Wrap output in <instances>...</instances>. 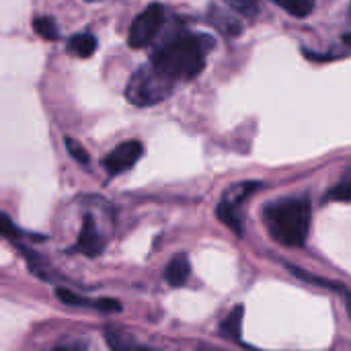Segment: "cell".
Masks as SVG:
<instances>
[{
  "instance_id": "obj_10",
  "label": "cell",
  "mask_w": 351,
  "mask_h": 351,
  "mask_svg": "<svg viewBox=\"0 0 351 351\" xmlns=\"http://www.w3.org/2000/svg\"><path fill=\"white\" fill-rule=\"evenodd\" d=\"M105 341L111 350L115 351H128L138 348L134 335H130L128 331H123L119 327H107L105 329Z\"/></svg>"
},
{
  "instance_id": "obj_2",
  "label": "cell",
  "mask_w": 351,
  "mask_h": 351,
  "mask_svg": "<svg viewBox=\"0 0 351 351\" xmlns=\"http://www.w3.org/2000/svg\"><path fill=\"white\" fill-rule=\"evenodd\" d=\"M311 202L306 197H286L263 210V222L274 241L284 247H302L311 230Z\"/></svg>"
},
{
  "instance_id": "obj_5",
  "label": "cell",
  "mask_w": 351,
  "mask_h": 351,
  "mask_svg": "<svg viewBox=\"0 0 351 351\" xmlns=\"http://www.w3.org/2000/svg\"><path fill=\"white\" fill-rule=\"evenodd\" d=\"M142 152H144V146L138 140H130V142H123L117 148H113L107 154V158L103 160V165L109 175H121L140 160Z\"/></svg>"
},
{
  "instance_id": "obj_1",
  "label": "cell",
  "mask_w": 351,
  "mask_h": 351,
  "mask_svg": "<svg viewBox=\"0 0 351 351\" xmlns=\"http://www.w3.org/2000/svg\"><path fill=\"white\" fill-rule=\"evenodd\" d=\"M197 35H179L158 47L152 56V66L165 74L167 78L175 80H191L199 76L206 66V47L210 41Z\"/></svg>"
},
{
  "instance_id": "obj_11",
  "label": "cell",
  "mask_w": 351,
  "mask_h": 351,
  "mask_svg": "<svg viewBox=\"0 0 351 351\" xmlns=\"http://www.w3.org/2000/svg\"><path fill=\"white\" fill-rule=\"evenodd\" d=\"M68 49L74 51L78 58H90L97 49V37L90 33H76L70 37Z\"/></svg>"
},
{
  "instance_id": "obj_7",
  "label": "cell",
  "mask_w": 351,
  "mask_h": 351,
  "mask_svg": "<svg viewBox=\"0 0 351 351\" xmlns=\"http://www.w3.org/2000/svg\"><path fill=\"white\" fill-rule=\"evenodd\" d=\"M189 274H191V265H189L187 255H177V257L171 259V263L167 265L165 280L169 282V286L181 288V286H185V282L189 280Z\"/></svg>"
},
{
  "instance_id": "obj_16",
  "label": "cell",
  "mask_w": 351,
  "mask_h": 351,
  "mask_svg": "<svg viewBox=\"0 0 351 351\" xmlns=\"http://www.w3.org/2000/svg\"><path fill=\"white\" fill-rule=\"evenodd\" d=\"M56 296H58L64 304H70V306H93V300H86V298H82L80 294H74V292L68 290V288H58V290H56Z\"/></svg>"
},
{
  "instance_id": "obj_6",
  "label": "cell",
  "mask_w": 351,
  "mask_h": 351,
  "mask_svg": "<svg viewBox=\"0 0 351 351\" xmlns=\"http://www.w3.org/2000/svg\"><path fill=\"white\" fill-rule=\"evenodd\" d=\"M103 247L105 245H103V239H101V234H99V230L95 226V220L90 216H84L76 249L86 257H99L103 253Z\"/></svg>"
},
{
  "instance_id": "obj_15",
  "label": "cell",
  "mask_w": 351,
  "mask_h": 351,
  "mask_svg": "<svg viewBox=\"0 0 351 351\" xmlns=\"http://www.w3.org/2000/svg\"><path fill=\"white\" fill-rule=\"evenodd\" d=\"M64 146H66V150L70 152V156L76 160V162H80V165H88V152H86V148H82V144H78L74 138H70V136H66L64 138Z\"/></svg>"
},
{
  "instance_id": "obj_13",
  "label": "cell",
  "mask_w": 351,
  "mask_h": 351,
  "mask_svg": "<svg viewBox=\"0 0 351 351\" xmlns=\"http://www.w3.org/2000/svg\"><path fill=\"white\" fill-rule=\"evenodd\" d=\"M288 14L296 16V19H304L313 12L315 2L317 0H276Z\"/></svg>"
},
{
  "instance_id": "obj_4",
  "label": "cell",
  "mask_w": 351,
  "mask_h": 351,
  "mask_svg": "<svg viewBox=\"0 0 351 351\" xmlns=\"http://www.w3.org/2000/svg\"><path fill=\"white\" fill-rule=\"evenodd\" d=\"M162 19H165V12H162L160 4H150L144 12H140L134 19L132 27H130V33H128L130 47L140 49V47H146L148 43H152L156 33L160 31Z\"/></svg>"
},
{
  "instance_id": "obj_9",
  "label": "cell",
  "mask_w": 351,
  "mask_h": 351,
  "mask_svg": "<svg viewBox=\"0 0 351 351\" xmlns=\"http://www.w3.org/2000/svg\"><path fill=\"white\" fill-rule=\"evenodd\" d=\"M208 16H210L212 25H214L218 31H222L224 35H228V37H234V35H239V33L243 31L241 23H239L234 16H230L228 12H224V10H220V8H216V6L210 8Z\"/></svg>"
},
{
  "instance_id": "obj_14",
  "label": "cell",
  "mask_w": 351,
  "mask_h": 351,
  "mask_svg": "<svg viewBox=\"0 0 351 351\" xmlns=\"http://www.w3.org/2000/svg\"><path fill=\"white\" fill-rule=\"evenodd\" d=\"M33 29H35L37 35H41V37L47 39V41H56L58 35H60L56 21L49 19V16H37V19L33 21Z\"/></svg>"
},
{
  "instance_id": "obj_3",
  "label": "cell",
  "mask_w": 351,
  "mask_h": 351,
  "mask_svg": "<svg viewBox=\"0 0 351 351\" xmlns=\"http://www.w3.org/2000/svg\"><path fill=\"white\" fill-rule=\"evenodd\" d=\"M173 80L160 74L152 64L142 66L125 86V99L136 107H152L171 95Z\"/></svg>"
},
{
  "instance_id": "obj_22",
  "label": "cell",
  "mask_w": 351,
  "mask_h": 351,
  "mask_svg": "<svg viewBox=\"0 0 351 351\" xmlns=\"http://www.w3.org/2000/svg\"><path fill=\"white\" fill-rule=\"evenodd\" d=\"M58 348H64V350H72V348H76V350H84L86 346H84V343H62V346H58Z\"/></svg>"
},
{
  "instance_id": "obj_20",
  "label": "cell",
  "mask_w": 351,
  "mask_h": 351,
  "mask_svg": "<svg viewBox=\"0 0 351 351\" xmlns=\"http://www.w3.org/2000/svg\"><path fill=\"white\" fill-rule=\"evenodd\" d=\"M93 308L103 311V313H117V311H121V304L115 298H101V300L93 302Z\"/></svg>"
},
{
  "instance_id": "obj_17",
  "label": "cell",
  "mask_w": 351,
  "mask_h": 351,
  "mask_svg": "<svg viewBox=\"0 0 351 351\" xmlns=\"http://www.w3.org/2000/svg\"><path fill=\"white\" fill-rule=\"evenodd\" d=\"M329 199H337V202H350L351 199V177L337 183L331 191H329Z\"/></svg>"
},
{
  "instance_id": "obj_19",
  "label": "cell",
  "mask_w": 351,
  "mask_h": 351,
  "mask_svg": "<svg viewBox=\"0 0 351 351\" xmlns=\"http://www.w3.org/2000/svg\"><path fill=\"white\" fill-rule=\"evenodd\" d=\"M19 228H14V224H12V220L4 214V212H0V237H4V239H19Z\"/></svg>"
},
{
  "instance_id": "obj_18",
  "label": "cell",
  "mask_w": 351,
  "mask_h": 351,
  "mask_svg": "<svg viewBox=\"0 0 351 351\" xmlns=\"http://www.w3.org/2000/svg\"><path fill=\"white\" fill-rule=\"evenodd\" d=\"M234 10H239L241 14H247V16H255L259 6H257V0H226Z\"/></svg>"
},
{
  "instance_id": "obj_8",
  "label": "cell",
  "mask_w": 351,
  "mask_h": 351,
  "mask_svg": "<svg viewBox=\"0 0 351 351\" xmlns=\"http://www.w3.org/2000/svg\"><path fill=\"white\" fill-rule=\"evenodd\" d=\"M218 218L239 237H243L245 228H243V220H241V214H239V204L222 197L220 206H218Z\"/></svg>"
},
{
  "instance_id": "obj_21",
  "label": "cell",
  "mask_w": 351,
  "mask_h": 351,
  "mask_svg": "<svg viewBox=\"0 0 351 351\" xmlns=\"http://www.w3.org/2000/svg\"><path fill=\"white\" fill-rule=\"evenodd\" d=\"M341 296H343V300H346V308H348V315H350V319H351V292H348L346 288L339 292Z\"/></svg>"
},
{
  "instance_id": "obj_12",
  "label": "cell",
  "mask_w": 351,
  "mask_h": 351,
  "mask_svg": "<svg viewBox=\"0 0 351 351\" xmlns=\"http://www.w3.org/2000/svg\"><path fill=\"white\" fill-rule=\"evenodd\" d=\"M243 313L245 308L243 306H237L228 317L226 321L220 325V331L226 339H232V341H241V333H243Z\"/></svg>"
}]
</instances>
